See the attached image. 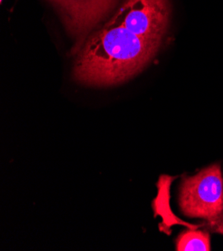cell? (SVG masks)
Masks as SVG:
<instances>
[{"label": "cell", "mask_w": 223, "mask_h": 251, "mask_svg": "<svg viewBox=\"0 0 223 251\" xmlns=\"http://www.w3.org/2000/svg\"><path fill=\"white\" fill-rule=\"evenodd\" d=\"M211 227L214 231H216L217 233H220L223 235V219L215 222V223H212L210 224Z\"/></svg>", "instance_id": "cell-6"}, {"label": "cell", "mask_w": 223, "mask_h": 251, "mask_svg": "<svg viewBox=\"0 0 223 251\" xmlns=\"http://www.w3.org/2000/svg\"><path fill=\"white\" fill-rule=\"evenodd\" d=\"M160 43L108 22L84 40L74 63V78L93 86L124 82L149 63Z\"/></svg>", "instance_id": "cell-1"}, {"label": "cell", "mask_w": 223, "mask_h": 251, "mask_svg": "<svg viewBox=\"0 0 223 251\" xmlns=\"http://www.w3.org/2000/svg\"><path fill=\"white\" fill-rule=\"evenodd\" d=\"M179 207L185 216L206 219L209 224L223 219V177L219 164H212L182 180Z\"/></svg>", "instance_id": "cell-2"}, {"label": "cell", "mask_w": 223, "mask_h": 251, "mask_svg": "<svg viewBox=\"0 0 223 251\" xmlns=\"http://www.w3.org/2000/svg\"><path fill=\"white\" fill-rule=\"evenodd\" d=\"M57 9L68 33L80 49L86 35L117 5L118 0H49Z\"/></svg>", "instance_id": "cell-4"}, {"label": "cell", "mask_w": 223, "mask_h": 251, "mask_svg": "<svg viewBox=\"0 0 223 251\" xmlns=\"http://www.w3.org/2000/svg\"><path fill=\"white\" fill-rule=\"evenodd\" d=\"M209 233L199 230H186L176 239V250L178 251H209Z\"/></svg>", "instance_id": "cell-5"}, {"label": "cell", "mask_w": 223, "mask_h": 251, "mask_svg": "<svg viewBox=\"0 0 223 251\" xmlns=\"http://www.w3.org/2000/svg\"><path fill=\"white\" fill-rule=\"evenodd\" d=\"M1 1H3V0H1Z\"/></svg>", "instance_id": "cell-7"}, {"label": "cell", "mask_w": 223, "mask_h": 251, "mask_svg": "<svg viewBox=\"0 0 223 251\" xmlns=\"http://www.w3.org/2000/svg\"><path fill=\"white\" fill-rule=\"evenodd\" d=\"M169 18V0H124L109 22L140 37L162 41Z\"/></svg>", "instance_id": "cell-3"}]
</instances>
